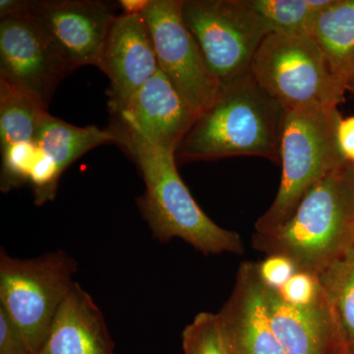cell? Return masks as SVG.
<instances>
[{
	"instance_id": "22",
	"label": "cell",
	"mask_w": 354,
	"mask_h": 354,
	"mask_svg": "<svg viewBox=\"0 0 354 354\" xmlns=\"http://www.w3.org/2000/svg\"><path fill=\"white\" fill-rule=\"evenodd\" d=\"M286 304L305 307L316 304L323 297L318 276L307 272L297 271L288 283L279 290Z\"/></svg>"
},
{
	"instance_id": "17",
	"label": "cell",
	"mask_w": 354,
	"mask_h": 354,
	"mask_svg": "<svg viewBox=\"0 0 354 354\" xmlns=\"http://www.w3.org/2000/svg\"><path fill=\"white\" fill-rule=\"evenodd\" d=\"M118 144L113 128L77 127L53 118L46 111L39 123L36 144L39 152L50 158L60 174L88 151L104 145Z\"/></svg>"
},
{
	"instance_id": "6",
	"label": "cell",
	"mask_w": 354,
	"mask_h": 354,
	"mask_svg": "<svg viewBox=\"0 0 354 354\" xmlns=\"http://www.w3.org/2000/svg\"><path fill=\"white\" fill-rule=\"evenodd\" d=\"M250 71L286 113L312 106L337 109L346 97V88L310 36L270 34Z\"/></svg>"
},
{
	"instance_id": "16",
	"label": "cell",
	"mask_w": 354,
	"mask_h": 354,
	"mask_svg": "<svg viewBox=\"0 0 354 354\" xmlns=\"http://www.w3.org/2000/svg\"><path fill=\"white\" fill-rule=\"evenodd\" d=\"M310 37L346 92L354 93V0H333L317 17Z\"/></svg>"
},
{
	"instance_id": "11",
	"label": "cell",
	"mask_w": 354,
	"mask_h": 354,
	"mask_svg": "<svg viewBox=\"0 0 354 354\" xmlns=\"http://www.w3.org/2000/svg\"><path fill=\"white\" fill-rule=\"evenodd\" d=\"M97 68L111 81L109 108H124L132 95L156 75L157 55L148 25L141 13L116 16L109 28Z\"/></svg>"
},
{
	"instance_id": "18",
	"label": "cell",
	"mask_w": 354,
	"mask_h": 354,
	"mask_svg": "<svg viewBox=\"0 0 354 354\" xmlns=\"http://www.w3.org/2000/svg\"><path fill=\"white\" fill-rule=\"evenodd\" d=\"M342 349L354 348V246L318 274Z\"/></svg>"
},
{
	"instance_id": "15",
	"label": "cell",
	"mask_w": 354,
	"mask_h": 354,
	"mask_svg": "<svg viewBox=\"0 0 354 354\" xmlns=\"http://www.w3.org/2000/svg\"><path fill=\"white\" fill-rule=\"evenodd\" d=\"M39 354H114L101 309L76 281L58 310Z\"/></svg>"
},
{
	"instance_id": "27",
	"label": "cell",
	"mask_w": 354,
	"mask_h": 354,
	"mask_svg": "<svg viewBox=\"0 0 354 354\" xmlns=\"http://www.w3.org/2000/svg\"><path fill=\"white\" fill-rule=\"evenodd\" d=\"M337 354H354V348L342 349V351H339V353Z\"/></svg>"
},
{
	"instance_id": "3",
	"label": "cell",
	"mask_w": 354,
	"mask_h": 354,
	"mask_svg": "<svg viewBox=\"0 0 354 354\" xmlns=\"http://www.w3.org/2000/svg\"><path fill=\"white\" fill-rule=\"evenodd\" d=\"M256 250L292 261L318 276L354 246V164L330 172L305 195L297 211L272 234H253Z\"/></svg>"
},
{
	"instance_id": "20",
	"label": "cell",
	"mask_w": 354,
	"mask_h": 354,
	"mask_svg": "<svg viewBox=\"0 0 354 354\" xmlns=\"http://www.w3.org/2000/svg\"><path fill=\"white\" fill-rule=\"evenodd\" d=\"M272 34L310 36L317 17L333 0H249Z\"/></svg>"
},
{
	"instance_id": "7",
	"label": "cell",
	"mask_w": 354,
	"mask_h": 354,
	"mask_svg": "<svg viewBox=\"0 0 354 354\" xmlns=\"http://www.w3.org/2000/svg\"><path fill=\"white\" fill-rule=\"evenodd\" d=\"M181 15L221 87L250 71L272 34L249 0H183Z\"/></svg>"
},
{
	"instance_id": "2",
	"label": "cell",
	"mask_w": 354,
	"mask_h": 354,
	"mask_svg": "<svg viewBox=\"0 0 354 354\" xmlns=\"http://www.w3.org/2000/svg\"><path fill=\"white\" fill-rule=\"evenodd\" d=\"M113 129L138 167L145 193L137 204L151 232L162 243L180 239L204 255H241L243 242L236 232L214 223L198 206L177 171L176 153L162 150L115 121Z\"/></svg>"
},
{
	"instance_id": "12",
	"label": "cell",
	"mask_w": 354,
	"mask_h": 354,
	"mask_svg": "<svg viewBox=\"0 0 354 354\" xmlns=\"http://www.w3.org/2000/svg\"><path fill=\"white\" fill-rule=\"evenodd\" d=\"M216 315L227 354H286L272 329L256 263H241L232 295Z\"/></svg>"
},
{
	"instance_id": "4",
	"label": "cell",
	"mask_w": 354,
	"mask_h": 354,
	"mask_svg": "<svg viewBox=\"0 0 354 354\" xmlns=\"http://www.w3.org/2000/svg\"><path fill=\"white\" fill-rule=\"evenodd\" d=\"M339 109L306 106L286 113L281 141L278 194L255 223V232L272 234L290 220L305 195L346 164L337 143Z\"/></svg>"
},
{
	"instance_id": "19",
	"label": "cell",
	"mask_w": 354,
	"mask_h": 354,
	"mask_svg": "<svg viewBox=\"0 0 354 354\" xmlns=\"http://www.w3.org/2000/svg\"><path fill=\"white\" fill-rule=\"evenodd\" d=\"M36 97L0 79V148L36 142L39 123L46 113Z\"/></svg>"
},
{
	"instance_id": "23",
	"label": "cell",
	"mask_w": 354,
	"mask_h": 354,
	"mask_svg": "<svg viewBox=\"0 0 354 354\" xmlns=\"http://www.w3.org/2000/svg\"><path fill=\"white\" fill-rule=\"evenodd\" d=\"M256 269L261 283L278 291L297 272L292 261L281 255L267 256L265 260L256 263Z\"/></svg>"
},
{
	"instance_id": "9",
	"label": "cell",
	"mask_w": 354,
	"mask_h": 354,
	"mask_svg": "<svg viewBox=\"0 0 354 354\" xmlns=\"http://www.w3.org/2000/svg\"><path fill=\"white\" fill-rule=\"evenodd\" d=\"M30 14L69 73L99 66L115 6L99 0H32Z\"/></svg>"
},
{
	"instance_id": "21",
	"label": "cell",
	"mask_w": 354,
	"mask_h": 354,
	"mask_svg": "<svg viewBox=\"0 0 354 354\" xmlns=\"http://www.w3.org/2000/svg\"><path fill=\"white\" fill-rule=\"evenodd\" d=\"M184 354H227L216 313L201 312L183 333Z\"/></svg>"
},
{
	"instance_id": "25",
	"label": "cell",
	"mask_w": 354,
	"mask_h": 354,
	"mask_svg": "<svg viewBox=\"0 0 354 354\" xmlns=\"http://www.w3.org/2000/svg\"><path fill=\"white\" fill-rule=\"evenodd\" d=\"M337 143L344 160L354 164V115L339 120Z\"/></svg>"
},
{
	"instance_id": "8",
	"label": "cell",
	"mask_w": 354,
	"mask_h": 354,
	"mask_svg": "<svg viewBox=\"0 0 354 354\" xmlns=\"http://www.w3.org/2000/svg\"><path fill=\"white\" fill-rule=\"evenodd\" d=\"M181 3L183 0H147L141 14L152 36L158 69L200 115L216 101L221 85L184 24Z\"/></svg>"
},
{
	"instance_id": "10",
	"label": "cell",
	"mask_w": 354,
	"mask_h": 354,
	"mask_svg": "<svg viewBox=\"0 0 354 354\" xmlns=\"http://www.w3.org/2000/svg\"><path fill=\"white\" fill-rule=\"evenodd\" d=\"M64 62L26 12L0 19V79L48 108L58 84L68 75Z\"/></svg>"
},
{
	"instance_id": "5",
	"label": "cell",
	"mask_w": 354,
	"mask_h": 354,
	"mask_svg": "<svg viewBox=\"0 0 354 354\" xmlns=\"http://www.w3.org/2000/svg\"><path fill=\"white\" fill-rule=\"evenodd\" d=\"M77 263L64 250L19 259L0 250V307L39 354L72 286Z\"/></svg>"
},
{
	"instance_id": "24",
	"label": "cell",
	"mask_w": 354,
	"mask_h": 354,
	"mask_svg": "<svg viewBox=\"0 0 354 354\" xmlns=\"http://www.w3.org/2000/svg\"><path fill=\"white\" fill-rule=\"evenodd\" d=\"M0 354H31L22 333L0 307Z\"/></svg>"
},
{
	"instance_id": "14",
	"label": "cell",
	"mask_w": 354,
	"mask_h": 354,
	"mask_svg": "<svg viewBox=\"0 0 354 354\" xmlns=\"http://www.w3.org/2000/svg\"><path fill=\"white\" fill-rule=\"evenodd\" d=\"M263 288L272 329L286 354H337L342 351L324 293L316 304L298 307L286 304L278 290L264 285Z\"/></svg>"
},
{
	"instance_id": "26",
	"label": "cell",
	"mask_w": 354,
	"mask_h": 354,
	"mask_svg": "<svg viewBox=\"0 0 354 354\" xmlns=\"http://www.w3.org/2000/svg\"><path fill=\"white\" fill-rule=\"evenodd\" d=\"M30 1L27 0H1L0 1V19L12 17L29 9Z\"/></svg>"
},
{
	"instance_id": "1",
	"label": "cell",
	"mask_w": 354,
	"mask_h": 354,
	"mask_svg": "<svg viewBox=\"0 0 354 354\" xmlns=\"http://www.w3.org/2000/svg\"><path fill=\"white\" fill-rule=\"evenodd\" d=\"M286 111L251 71L221 87L216 101L200 114L176 151L177 164L232 157L281 162Z\"/></svg>"
},
{
	"instance_id": "13",
	"label": "cell",
	"mask_w": 354,
	"mask_h": 354,
	"mask_svg": "<svg viewBox=\"0 0 354 354\" xmlns=\"http://www.w3.org/2000/svg\"><path fill=\"white\" fill-rule=\"evenodd\" d=\"M114 115L149 143L174 153L199 118L160 69Z\"/></svg>"
}]
</instances>
